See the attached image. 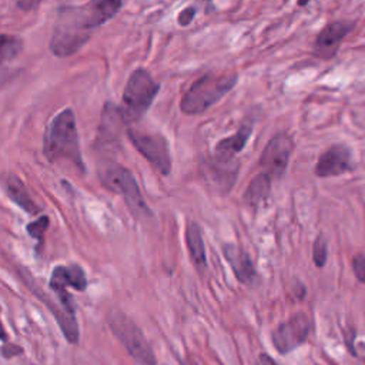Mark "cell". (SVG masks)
Listing matches in <instances>:
<instances>
[{
	"mask_svg": "<svg viewBox=\"0 0 365 365\" xmlns=\"http://www.w3.org/2000/svg\"><path fill=\"white\" fill-rule=\"evenodd\" d=\"M352 269L356 277V279L362 284H365V255L356 254L352 258Z\"/></svg>",
	"mask_w": 365,
	"mask_h": 365,
	"instance_id": "obj_23",
	"label": "cell"
},
{
	"mask_svg": "<svg viewBox=\"0 0 365 365\" xmlns=\"http://www.w3.org/2000/svg\"><path fill=\"white\" fill-rule=\"evenodd\" d=\"M23 48V41L17 36L0 34V66L17 57Z\"/></svg>",
	"mask_w": 365,
	"mask_h": 365,
	"instance_id": "obj_20",
	"label": "cell"
},
{
	"mask_svg": "<svg viewBox=\"0 0 365 365\" xmlns=\"http://www.w3.org/2000/svg\"><path fill=\"white\" fill-rule=\"evenodd\" d=\"M352 151L345 144H334L328 147L317 160L314 174L319 178L336 177L352 171Z\"/></svg>",
	"mask_w": 365,
	"mask_h": 365,
	"instance_id": "obj_11",
	"label": "cell"
},
{
	"mask_svg": "<svg viewBox=\"0 0 365 365\" xmlns=\"http://www.w3.org/2000/svg\"><path fill=\"white\" fill-rule=\"evenodd\" d=\"M96 29L84 6L61 7L50 37L51 53L60 58L73 56L90 40Z\"/></svg>",
	"mask_w": 365,
	"mask_h": 365,
	"instance_id": "obj_1",
	"label": "cell"
},
{
	"mask_svg": "<svg viewBox=\"0 0 365 365\" xmlns=\"http://www.w3.org/2000/svg\"><path fill=\"white\" fill-rule=\"evenodd\" d=\"M251 134H252V125L242 124L235 134L220 140L214 148V157L217 163L227 164L232 161V158L245 148Z\"/></svg>",
	"mask_w": 365,
	"mask_h": 365,
	"instance_id": "obj_15",
	"label": "cell"
},
{
	"mask_svg": "<svg viewBox=\"0 0 365 365\" xmlns=\"http://www.w3.org/2000/svg\"><path fill=\"white\" fill-rule=\"evenodd\" d=\"M309 1H311V0H297V4H298L299 7H304V6H307Z\"/></svg>",
	"mask_w": 365,
	"mask_h": 365,
	"instance_id": "obj_29",
	"label": "cell"
},
{
	"mask_svg": "<svg viewBox=\"0 0 365 365\" xmlns=\"http://www.w3.org/2000/svg\"><path fill=\"white\" fill-rule=\"evenodd\" d=\"M158 90V83L145 68H137L131 73L124 87L123 104L120 107L125 124L140 120L147 113Z\"/></svg>",
	"mask_w": 365,
	"mask_h": 365,
	"instance_id": "obj_6",
	"label": "cell"
},
{
	"mask_svg": "<svg viewBox=\"0 0 365 365\" xmlns=\"http://www.w3.org/2000/svg\"><path fill=\"white\" fill-rule=\"evenodd\" d=\"M41 0H17L16 4L20 10L23 11H30V10H34L38 4H40Z\"/></svg>",
	"mask_w": 365,
	"mask_h": 365,
	"instance_id": "obj_26",
	"label": "cell"
},
{
	"mask_svg": "<svg viewBox=\"0 0 365 365\" xmlns=\"http://www.w3.org/2000/svg\"><path fill=\"white\" fill-rule=\"evenodd\" d=\"M327 255H328V251H327V241L324 240L322 235L317 237L315 241H314V247H312V258H314V262L317 267H324L325 262H327Z\"/></svg>",
	"mask_w": 365,
	"mask_h": 365,
	"instance_id": "obj_22",
	"label": "cell"
},
{
	"mask_svg": "<svg viewBox=\"0 0 365 365\" xmlns=\"http://www.w3.org/2000/svg\"><path fill=\"white\" fill-rule=\"evenodd\" d=\"M135 150L163 175L171 171V153L168 141L161 134L144 133L135 128L127 131Z\"/></svg>",
	"mask_w": 365,
	"mask_h": 365,
	"instance_id": "obj_7",
	"label": "cell"
},
{
	"mask_svg": "<svg viewBox=\"0 0 365 365\" xmlns=\"http://www.w3.org/2000/svg\"><path fill=\"white\" fill-rule=\"evenodd\" d=\"M4 80H6V73L0 71V86L4 83Z\"/></svg>",
	"mask_w": 365,
	"mask_h": 365,
	"instance_id": "obj_30",
	"label": "cell"
},
{
	"mask_svg": "<svg viewBox=\"0 0 365 365\" xmlns=\"http://www.w3.org/2000/svg\"><path fill=\"white\" fill-rule=\"evenodd\" d=\"M185 244L194 267L200 272H202L207 268L205 245H204L201 227L192 220L187 221V225H185Z\"/></svg>",
	"mask_w": 365,
	"mask_h": 365,
	"instance_id": "obj_16",
	"label": "cell"
},
{
	"mask_svg": "<svg viewBox=\"0 0 365 365\" xmlns=\"http://www.w3.org/2000/svg\"><path fill=\"white\" fill-rule=\"evenodd\" d=\"M180 364H181V365H198V362L194 361L190 355H187L185 358H181V359H180Z\"/></svg>",
	"mask_w": 365,
	"mask_h": 365,
	"instance_id": "obj_28",
	"label": "cell"
},
{
	"mask_svg": "<svg viewBox=\"0 0 365 365\" xmlns=\"http://www.w3.org/2000/svg\"><path fill=\"white\" fill-rule=\"evenodd\" d=\"M124 124H125V121L121 115L120 107L107 101L104 104V108L101 113L97 143L104 144V145L117 144L121 138V131H123Z\"/></svg>",
	"mask_w": 365,
	"mask_h": 365,
	"instance_id": "obj_14",
	"label": "cell"
},
{
	"mask_svg": "<svg viewBox=\"0 0 365 365\" xmlns=\"http://www.w3.org/2000/svg\"><path fill=\"white\" fill-rule=\"evenodd\" d=\"M43 153L50 163L67 160L84 173L76 115L71 108L60 111L48 123L43 138Z\"/></svg>",
	"mask_w": 365,
	"mask_h": 365,
	"instance_id": "obj_2",
	"label": "cell"
},
{
	"mask_svg": "<svg viewBox=\"0 0 365 365\" xmlns=\"http://www.w3.org/2000/svg\"><path fill=\"white\" fill-rule=\"evenodd\" d=\"M0 341L4 344V342H9V335H7V331L1 322V318H0Z\"/></svg>",
	"mask_w": 365,
	"mask_h": 365,
	"instance_id": "obj_27",
	"label": "cell"
},
{
	"mask_svg": "<svg viewBox=\"0 0 365 365\" xmlns=\"http://www.w3.org/2000/svg\"><path fill=\"white\" fill-rule=\"evenodd\" d=\"M48 225H50V218H48L47 215H41V217H38L37 220H34L33 222H30V224L26 225L27 234H29L31 238H34V240L37 241V247H36L37 252H38V250H41V247H43L44 234H46Z\"/></svg>",
	"mask_w": 365,
	"mask_h": 365,
	"instance_id": "obj_21",
	"label": "cell"
},
{
	"mask_svg": "<svg viewBox=\"0 0 365 365\" xmlns=\"http://www.w3.org/2000/svg\"><path fill=\"white\" fill-rule=\"evenodd\" d=\"M311 319L304 312L294 314L288 321L281 322L271 335L274 348L281 354L287 355L295 348L301 346L309 336Z\"/></svg>",
	"mask_w": 365,
	"mask_h": 365,
	"instance_id": "obj_9",
	"label": "cell"
},
{
	"mask_svg": "<svg viewBox=\"0 0 365 365\" xmlns=\"http://www.w3.org/2000/svg\"><path fill=\"white\" fill-rule=\"evenodd\" d=\"M355 23L351 20H335L327 23L315 36L311 54L321 60L335 57L344 38L354 30Z\"/></svg>",
	"mask_w": 365,
	"mask_h": 365,
	"instance_id": "obj_10",
	"label": "cell"
},
{
	"mask_svg": "<svg viewBox=\"0 0 365 365\" xmlns=\"http://www.w3.org/2000/svg\"><path fill=\"white\" fill-rule=\"evenodd\" d=\"M294 147V140L288 133L279 131L274 134L265 144L258 160L259 167L264 170L262 173L274 180H281L288 170Z\"/></svg>",
	"mask_w": 365,
	"mask_h": 365,
	"instance_id": "obj_8",
	"label": "cell"
},
{
	"mask_svg": "<svg viewBox=\"0 0 365 365\" xmlns=\"http://www.w3.org/2000/svg\"><path fill=\"white\" fill-rule=\"evenodd\" d=\"M121 4V0H90L84 7L96 27H100L120 11Z\"/></svg>",
	"mask_w": 365,
	"mask_h": 365,
	"instance_id": "obj_19",
	"label": "cell"
},
{
	"mask_svg": "<svg viewBox=\"0 0 365 365\" xmlns=\"http://www.w3.org/2000/svg\"><path fill=\"white\" fill-rule=\"evenodd\" d=\"M271 185H272V178L268 174L265 173L257 174L245 188V192H244L245 204L252 208H258L259 205H262L271 194Z\"/></svg>",
	"mask_w": 365,
	"mask_h": 365,
	"instance_id": "obj_18",
	"label": "cell"
},
{
	"mask_svg": "<svg viewBox=\"0 0 365 365\" xmlns=\"http://www.w3.org/2000/svg\"><path fill=\"white\" fill-rule=\"evenodd\" d=\"M107 324L117 341L138 365H157V358L150 341L127 314L120 309H113L108 314Z\"/></svg>",
	"mask_w": 365,
	"mask_h": 365,
	"instance_id": "obj_5",
	"label": "cell"
},
{
	"mask_svg": "<svg viewBox=\"0 0 365 365\" xmlns=\"http://www.w3.org/2000/svg\"><path fill=\"white\" fill-rule=\"evenodd\" d=\"M0 352H1V356L4 359H11L14 356H19L23 354V348L17 344H13V342H4L0 348Z\"/></svg>",
	"mask_w": 365,
	"mask_h": 365,
	"instance_id": "obj_24",
	"label": "cell"
},
{
	"mask_svg": "<svg viewBox=\"0 0 365 365\" xmlns=\"http://www.w3.org/2000/svg\"><path fill=\"white\" fill-rule=\"evenodd\" d=\"M195 7H185L184 10H181L180 11V14H178V24L180 26H188L191 21H192V19H194V16H195Z\"/></svg>",
	"mask_w": 365,
	"mask_h": 365,
	"instance_id": "obj_25",
	"label": "cell"
},
{
	"mask_svg": "<svg viewBox=\"0 0 365 365\" xmlns=\"http://www.w3.org/2000/svg\"><path fill=\"white\" fill-rule=\"evenodd\" d=\"M222 255L228 265L231 267L235 278L245 285H250L254 282L257 277V271L254 267V262L247 251H244L241 247L235 244H224L222 245Z\"/></svg>",
	"mask_w": 365,
	"mask_h": 365,
	"instance_id": "obj_13",
	"label": "cell"
},
{
	"mask_svg": "<svg viewBox=\"0 0 365 365\" xmlns=\"http://www.w3.org/2000/svg\"><path fill=\"white\" fill-rule=\"evenodd\" d=\"M87 287L88 281L86 271L81 265L76 262H71L68 265H56L48 279V288L51 291L73 288L74 291L83 292L87 289Z\"/></svg>",
	"mask_w": 365,
	"mask_h": 365,
	"instance_id": "obj_12",
	"label": "cell"
},
{
	"mask_svg": "<svg viewBox=\"0 0 365 365\" xmlns=\"http://www.w3.org/2000/svg\"><path fill=\"white\" fill-rule=\"evenodd\" d=\"M97 175L104 188H107L115 194H120L124 198V201H125L130 212L134 215V218L144 221V220L153 217V212H151L150 207L145 204V201L140 192L138 184H137L133 173L128 168H125L124 165H121L115 161L107 160V161H103L98 164Z\"/></svg>",
	"mask_w": 365,
	"mask_h": 365,
	"instance_id": "obj_3",
	"label": "cell"
},
{
	"mask_svg": "<svg viewBox=\"0 0 365 365\" xmlns=\"http://www.w3.org/2000/svg\"><path fill=\"white\" fill-rule=\"evenodd\" d=\"M4 190L7 197L17 204L24 212L30 214V215H37L40 214V207L31 200L24 182L14 174H9L6 177V182H4Z\"/></svg>",
	"mask_w": 365,
	"mask_h": 365,
	"instance_id": "obj_17",
	"label": "cell"
},
{
	"mask_svg": "<svg viewBox=\"0 0 365 365\" xmlns=\"http://www.w3.org/2000/svg\"><path fill=\"white\" fill-rule=\"evenodd\" d=\"M238 81L235 73L205 74L195 80L184 93L180 107L187 115H198L230 93Z\"/></svg>",
	"mask_w": 365,
	"mask_h": 365,
	"instance_id": "obj_4",
	"label": "cell"
}]
</instances>
